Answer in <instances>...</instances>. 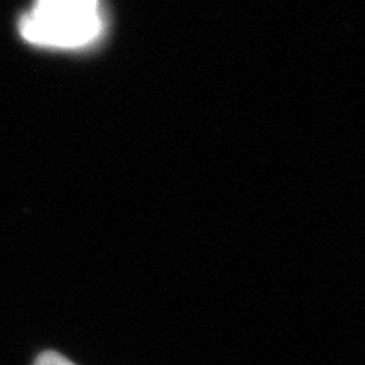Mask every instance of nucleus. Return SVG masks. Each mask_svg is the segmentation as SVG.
<instances>
[{"mask_svg": "<svg viewBox=\"0 0 365 365\" xmlns=\"http://www.w3.org/2000/svg\"><path fill=\"white\" fill-rule=\"evenodd\" d=\"M105 29L102 0H36L19 31L27 43L51 49H81Z\"/></svg>", "mask_w": 365, "mask_h": 365, "instance_id": "f257e3e1", "label": "nucleus"}, {"mask_svg": "<svg viewBox=\"0 0 365 365\" xmlns=\"http://www.w3.org/2000/svg\"><path fill=\"white\" fill-rule=\"evenodd\" d=\"M34 365H75L71 360L63 357L61 354L53 352V350H48V352H43L36 359Z\"/></svg>", "mask_w": 365, "mask_h": 365, "instance_id": "f03ea898", "label": "nucleus"}]
</instances>
